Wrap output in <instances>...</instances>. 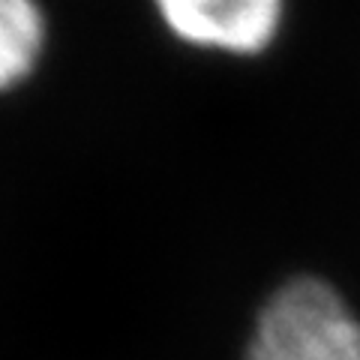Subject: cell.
<instances>
[{
	"mask_svg": "<svg viewBox=\"0 0 360 360\" xmlns=\"http://www.w3.org/2000/svg\"><path fill=\"white\" fill-rule=\"evenodd\" d=\"M246 360H360V321L328 283L291 279L264 303Z\"/></svg>",
	"mask_w": 360,
	"mask_h": 360,
	"instance_id": "cell-1",
	"label": "cell"
},
{
	"mask_svg": "<svg viewBox=\"0 0 360 360\" xmlns=\"http://www.w3.org/2000/svg\"><path fill=\"white\" fill-rule=\"evenodd\" d=\"M162 25L186 45L258 54L283 25V0H153Z\"/></svg>",
	"mask_w": 360,
	"mask_h": 360,
	"instance_id": "cell-2",
	"label": "cell"
},
{
	"mask_svg": "<svg viewBox=\"0 0 360 360\" xmlns=\"http://www.w3.org/2000/svg\"><path fill=\"white\" fill-rule=\"evenodd\" d=\"M45 51V13L37 0H0V94L18 87Z\"/></svg>",
	"mask_w": 360,
	"mask_h": 360,
	"instance_id": "cell-3",
	"label": "cell"
}]
</instances>
